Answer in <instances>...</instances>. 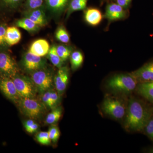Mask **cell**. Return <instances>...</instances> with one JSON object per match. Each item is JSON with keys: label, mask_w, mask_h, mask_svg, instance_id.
I'll list each match as a JSON object with an SVG mask.
<instances>
[{"label": "cell", "mask_w": 153, "mask_h": 153, "mask_svg": "<svg viewBox=\"0 0 153 153\" xmlns=\"http://www.w3.org/2000/svg\"><path fill=\"white\" fill-rule=\"evenodd\" d=\"M70 1L71 0H45V7L54 16H60L67 10Z\"/></svg>", "instance_id": "cell-14"}, {"label": "cell", "mask_w": 153, "mask_h": 153, "mask_svg": "<svg viewBox=\"0 0 153 153\" xmlns=\"http://www.w3.org/2000/svg\"><path fill=\"white\" fill-rule=\"evenodd\" d=\"M20 98H35L37 92L30 77L18 74L12 77Z\"/></svg>", "instance_id": "cell-6"}, {"label": "cell", "mask_w": 153, "mask_h": 153, "mask_svg": "<svg viewBox=\"0 0 153 153\" xmlns=\"http://www.w3.org/2000/svg\"><path fill=\"white\" fill-rule=\"evenodd\" d=\"M15 25L17 27L24 29L30 33H37L41 27L31 19L25 17L22 19L17 20L15 22Z\"/></svg>", "instance_id": "cell-19"}, {"label": "cell", "mask_w": 153, "mask_h": 153, "mask_svg": "<svg viewBox=\"0 0 153 153\" xmlns=\"http://www.w3.org/2000/svg\"><path fill=\"white\" fill-rule=\"evenodd\" d=\"M149 152L153 153V148H151V149H150L149 151Z\"/></svg>", "instance_id": "cell-34"}, {"label": "cell", "mask_w": 153, "mask_h": 153, "mask_svg": "<svg viewBox=\"0 0 153 153\" xmlns=\"http://www.w3.org/2000/svg\"><path fill=\"white\" fill-rule=\"evenodd\" d=\"M144 129L148 136L153 141V117L151 118Z\"/></svg>", "instance_id": "cell-32"}, {"label": "cell", "mask_w": 153, "mask_h": 153, "mask_svg": "<svg viewBox=\"0 0 153 153\" xmlns=\"http://www.w3.org/2000/svg\"><path fill=\"white\" fill-rule=\"evenodd\" d=\"M48 132L51 142L53 143H57L60 135V131L58 127L55 124L51 125Z\"/></svg>", "instance_id": "cell-30"}, {"label": "cell", "mask_w": 153, "mask_h": 153, "mask_svg": "<svg viewBox=\"0 0 153 153\" xmlns=\"http://www.w3.org/2000/svg\"><path fill=\"white\" fill-rule=\"evenodd\" d=\"M50 48V45L47 40L39 39L31 44L28 51L36 56L44 57L47 55Z\"/></svg>", "instance_id": "cell-15"}, {"label": "cell", "mask_w": 153, "mask_h": 153, "mask_svg": "<svg viewBox=\"0 0 153 153\" xmlns=\"http://www.w3.org/2000/svg\"><path fill=\"white\" fill-rule=\"evenodd\" d=\"M25 0H0V10L5 12L16 10Z\"/></svg>", "instance_id": "cell-20"}, {"label": "cell", "mask_w": 153, "mask_h": 153, "mask_svg": "<svg viewBox=\"0 0 153 153\" xmlns=\"http://www.w3.org/2000/svg\"><path fill=\"white\" fill-rule=\"evenodd\" d=\"M137 81L131 73L115 75L107 81L106 86L115 92L129 94L136 88Z\"/></svg>", "instance_id": "cell-2"}, {"label": "cell", "mask_w": 153, "mask_h": 153, "mask_svg": "<svg viewBox=\"0 0 153 153\" xmlns=\"http://www.w3.org/2000/svg\"><path fill=\"white\" fill-rule=\"evenodd\" d=\"M115 1H116V3H117L126 10L130 5L132 0H115Z\"/></svg>", "instance_id": "cell-33"}, {"label": "cell", "mask_w": 153, "mask_h": 153, "mask_svg": "<svg viewBox=\"0 0 153 153\" xmlns=\"http://www.w3.org/2000/svg\"><path fill=\"white\" fill-rule=\"evenodd\" d=\"M45 9L46 7L44 6L39 8L26 10L24 13V17L31 19L40 27H44L47 25V23Z\"/></svg>", "instance_id": "cell-13"}, {"label": "cell", "mask_w": 153, "mask_h": 153, "mask_svg": "<svg viewBox=\"0 0 153 153\" xmlns=\"http://www.w3.org/2000/svg\"><path fill=\"white\" fill-rule=\"evenodd\" d=\"M18 104L23 114L34 120L42 117L46 108L41 101L35 98H20Z\"/></svg>", "instance_id": "cell-3"}, {"label": "cell", "mask_w": 153, "mask_h": 153, "mask_svg": "<svg viewBox=\"0 0 153 153\" xmlns=\"http://www.w3.org/2000/svg\"><path fill=\"white\" fill-rule=\"evenodd\" d=\"M69 79V69L67 66H63L58 68L54 76V83L55 88L60 95L63 94L67 88Z\"/></svg>", "instance_id": "cell-10"}, {"label": "cell", "mask_w": 153, "mask_h": 153, "mask_svg": "<svg viewBox=\"0 0 153 153\" xmlns=\"http://www.w3.org/2000/svg\"></svg>", "instance_id": "cell-35"}, {"label": "cell", "mask_w": 153, "mask_h": 153, "mask_svg": "<svg viewBox=\"0 0 153 153\" xmlns=\"http://www.w3.org/2000/svg\"><path fill=\"white\" fill-rule=\"evenodd\" d=\"M72 70L75 71L82 66L84 57L82 52L79 51H74L71 52L69 57Z\"/></svg>", "instance_id": "cell-24"}, {"label": "cell", "mask_w": 153, "mask_h": 153, "mask_svg": "<svg viewBox=\"0 0 153 153\" xmlns=\"http://www.w3.org/2000/svg\"><path fill=\"white\" fill-rule=\"evenodd\" d=\"M45 0H25L26 10L39 8L45 6Z\"/></svg>", "instance_id": "cell-28"}, {"label": "cell", "mask_w": 153, "mask_h": 153, "mask_svg": "<svg viewBox=\"0 0 153 153\" xmlns=\"http://www.w3.org/2000/svg\"><path fill=\"white\" fill-rule=\"evenodd\" d=\"M7 27L6 23L0 22V51H9L10 47L6 40V30Z\"/></svg>", "instance_id": "cell-25"}, {"label": "cell", "mask_w": 153, "mask_h": 153, "mask_svg": "<svg viewBox=\"0 0 153 153\" xmlns=\"http://www.w3.org/2000/svg\"><path fill=\"white\" fill-rule=\"evenodd\" d=\"M23 125L26 131L30 134H33L38 131L39 128V125L35 120L29 119L25 120L23 123Z\"/></svg>", "instance_id": "cell-29"}, {"label": "cell", "mask_w": 153, "mask_h": 153, "mask_svg": "<svg viewBox=\"0 0 153 153\" xmlns=\"http://www.w3.org/2000/svg\"><path fill=\"white\" fill-rule=\"evenodd\" d=\"M36 138L38 142L44 146H49L52 142L48 131L39 132L36 134Z\"/></svg>", "instance_id": "cell-31"}, {"label": "cell", "mask_w": 153, "mask_h": 153, "mask_svg": "<svg viewBox=\"0 0 153 153\" xmlns=\"http://www.w3.org/2000/svg\"><path fill=\"white\" fill-rule=\"evenodd\" d=\"M131 74L138 83L153 81V60L145 63Z\"/></svg>", "instance_id": "cell-11"}, {"label": "cell", "mask_w": 153, "mask_h": 153, "mask_svg": "<svg viewBox=\"0 0 153 153\" xmlns=\"http://www.w3.org/2000/svg\"><path fill=\"white\" fill-rule=\"evenodd\" d=\"M101 11L95 8H89L84 12V19L88 25L91 26H97L103 19Z\"/></svg>", "instance_id": "cell-16"}, {"label": "cell", "mask_w": 153, "mask_h": 153, "mask_svg": "<svg viewBox=\"0 0 153 153\" xmlns=\"http://www.w3.org/2000/svg\"><path fill=\"white\" fill-rule=\"evenodd\" d=\"M62 108L57 106L52 109V111L48 114L45 119V123L47 125L55 124L60 119L62 114Z\"/></svg>", "instance_id": "cell-23"}, {"label": "cell", "mask_w": 153, "mask_h": 153, "mask_svg": "<svg viewBox=\"0 0 153 153\" xmlns=\"http://www.w3.org/2000/svg\"><path fill=\"white\" fill-rule=\"evenodd\" d=\"M126 16V9L116 3H111L107 5L105 17L109 22L121 20Z\"/></svg>", "instance_id": "cell-12"}, {"label": "cell", "mask_w": 153, "mask_h": 153, "mask_svg": "<svg viewBox=\"0 0 153 153\" xmlns=\"http://www.w3.org/2000/svg\"><path fill=\"white\" fill-rule=\"evenodd\" d=\"M21 66L25 71L31 74L32 72L47 67V60L44 57L36 56L26 52L22 56Z\"/></svg>", "instance_id": "cell-8"}, {"label": "cell", "mask_w": 153, "mask_h": 153, "mask_svg": "<svg viewBox=\"0 0 153 153\" xmlns=\"http://www.w3.org/2000/svg\"><path fill=\"white\" fill-rule=\"evenodd\" d=\"M22 34L16 26L8 27L6 30V40L10 47L16 45L20 42Z\"/></svg>", "instance_id": "cell-18"}, {"label": "cell", "mask_w": 153, "mask_h": 153, "mask_svg": "<svg viewBox=\"0 0 153 153\" xmlns=\"http://www.w3.org/2000/svg\"><path fill=\"white\" fill-rule=\"evenodd\" d=\"M55 38L58 41L67 44L70 41V36L66 28L63 26H60L56 30L55 34Z\"/></svg>", "instance_id": "cell-26"}, {"label": "cell", "mask_w": 153, "mask_h": 153, "mask_svg": "<svg viewBox=\"0 0 153 153\" xmlns=\"http://www.w3.org/2000/svg\"><path fill=\"white\" fill-rule=\"evenodd\" d=\"M47 56L50 62L55 67L59 68L63 66L64 62L57 54L56 45L51 46Z\"/></svg>", "instance_id": "cell-22"}, {"label": "cell", "mask_w": 153, "mask_h": 153, "mask_svg": "<svg viewBox=\"0 0 153 153\" xmlns=\"http://www.w3.org/2000/svg\"><path fill=\"white\" fill-rule=\"evenodd\" d=\"M127 105L122 100L117 97H108L102 103V110L105 114L115 120L121 119L125 116Z\"/></svg>", "instance_id": "cell-5"}, {"label": "cell", "mask_w": 153, "mask_h": 153, "mask_svg": "<svg viewBox=\"0 0 153 153\" xmlns=\"http://www.w3.org/2000/svg\"><path fill=\"white\" fill-rule=\"evenodd\" d=\"M152 115L150 110L142 101L137 99L131 98L127 105L125 128L128 131H142Z\"/></svg>", "instance_id": "cell-1"}, {"label": "cell", "mask_w": 153, "mask_h": 153, "mask_svg": "<svg viewBox=\"0 0 153 153\" xmlns=\"http://www.w3.org/2000/svg\"><path fill=\"white\" fill-rule=\"evenodd\" d=\"M0 91L9 100L18 103L20 97L13 79L10 77L0 76Z\"/></svg>", "instance_id": "cell-9"}, {"label": "cell", "mask_w": 153, "mask_h": 153, "mask_svg": "<svg viewBox=\"0 0 153 153\" xmlns=\"http://www.w3.org/2000/svg\"><path fill=\"white\" fill-rule=\"evenodd\" d=\"M56 50L57 54L63 62H65L69 58L72 52L71 47L64 45L56 46Z\"/></svg>", "instance_id": "cell-27"}, {"label": "cell", "mask_w": 153, "mask_h": 153, "mask_svg": "<svg viewBox=\"0 0 153 153\" xmlns=\"http://www.w3.org/2000/svg\"><path fill=\"white\" fill-rule=\"evenodd\" d=\"M88 1V0H71L67 9L66 19H68L74 12L85 10Z\"/></svg>", "instance_id": "cell-21"}, {"label": "cell", "mask_w": 153, "mask_h": 153, "mask_svg": "<svg viewBox=\"0 0 153 153\" xmlns=\"http://www.w3.org/2000/svg\"><path fill=\"white\" fill-rule=\"evenodd\" d=\"M9 51H0V76L13 77L19 74V66Z\"/></svg>", "instance_id": "cell-7"}, {"label": "cell", "mask_w": 153, "mask_h": 153, "mask_svg": "<svg viewBox=\"0 0 153 153\" xmlns=\"http://www.w3.org/2000/svg\"><path fill=\"white\" fill-rule=\"evenodd\" d=\"M136 90L139 94L153 103V81L138 83Z\"/></svg>", "instance_id": "cell-17"}, {"label": "cell", "mask_w": 153, "mask_h": 153, "mask_svg": "<svg viewBox=\"0 0 153 153\" xmlns=\"http://www.w3.org/2000/svg\"><path fill=\"white\" fill-rule=\"evenodd\" d=\"M30 78L36 86L37 92L42 94L52 89L54 76L52 70L47 67L32 72Z\"/></svg>", "instance_id": "cell-4"}]
</instances>
